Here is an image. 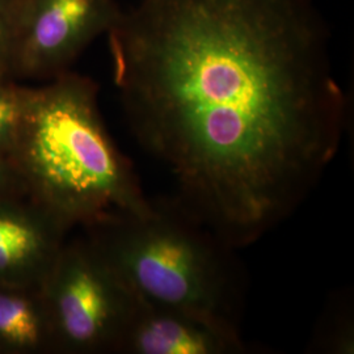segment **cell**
Returning a JSON list of instances; mask_svg holds the SVG:
<instances>
[{
  "mask_svg": "<svg viewBox=\"0 0 354 354\" xmlns=\"http://www.w3.org/2000/svg\"><path fill=\"white\" fill-rule=\"evenodd\" d=\"M68 230L26 193L0 200V286L42 288Z\"/></svg>",
  "mask_w": 354,
  "mask_h": 354,
  "instance_id": "7",
  "label": "cell"
},
{
  "mask_svg": "<svg viewBox=\"0 0 354 354\" xmlns=\"http://www.w3.org/2000/svg\"><path fill=\"white\" fill-rule=\"evenodd\" d=\"M87 228V236L145 302L238 327L241 288L231 251L180 203H153Z\"/></svg>",
  "mask_w": 354,
  "mask_h": 354,
  "instance_id": "3",
  "label": "cell"
},
{
  "mask_svg": "<svg viewBox=\"0 0 354 354\" xmlns=\"http://www.w3.org/2000/svg\"><path fill=\"white\" fill-rule=\"evenodd\" d=\"M55 352L42 288L0 286V353Z\"/></svg>",
  "mask_w": 354,
  "mask_h": 354,
  "instance_id": "8",
  "label": "cell"
},
{
  "mask_svg": "<svg viewBox=\"0 0 354 354\" xmlns=\"http://www.w3.org/2000/svg\"><path fill=\"white\" fill-rule=\"evenodd\" d=\"M106 36L134 137L234 250L292 214L339 151L346 100L313 0H134Z\"/></svg>",
  "mask_w": 354,
  "mask_h": 354,
  "instance_id": "1",
  "label": "cell"
},
{
  "mask_svg": "<svg viewBox=\"0 0 354 354\" xmlns=\"http://www.w3.org/2000/svg\"><path fill=\"white\" fill-rule=\"evenodd\" d=\"M118 0H21L11 77L51 80L118 21Z\"/></svg>",
  "mask_w": 354,
  "mask_h": 354,
  "instance_id": "5",
  "label": "cell"
},
{
  "mask_svg": "<svg viewBox=\"0 0 354 354\" xmlns=\"http://www.w3.org/2000/svg\"><path fill=\"white\" fill-rule=\"evenodd\" d=\"M26 193L24 185L8 158L0 153V200Z\"/></svg>",
  "mask_w": 354,
  "mask_h": 354,
  "instance_id": "11",
  "label": "cell"
},
{
  "mask_svg": "<svg viewBox=\"0 0 354 354\" xmlns=\"http://www.w3.org/2000/svg\"><path fill=\"white\" fill-rule=\"evenodd\" d=\"M28 96L29 88L11 79H0V153L8 159L24 118Z\"/></svg>",
  "mask_w": 354,
  "mask_h": 354,
  "instance_id": "9",
  "label": "cell"
},
{
  "mask_svg": "<svg viewBox=\"0 0 354 354\" xmlns=\"http://www.w3.org/2000/svg\"><path fill=\"white\" fill-rule=\"evenodd\" d=\"M20 1L0 0V79H12L11 64Z\"/></svg>",
  "mask_w": 354,
  "mask_h": 354,
  "instance_id": "10",
  "label": "cell"
},
{
  "mask_svg": "<svg viewBox=\"0 0 354 354\" xmlns=\"http://www.w3.org/2000/svg\"><path fill=\"white\" fill-rule=\"evenodd\" d=\"M10 160L26 194L68 228L152 207L102 121L97 84L71 70L29 88Z\"/></svg>",
  "mask_w": 354,
  "mask_h": 354,
  "instance_id": "2",
  "label": "cell"
},
{
  "mask_svg": "<svg viewBox=\"0 0 354 354\" xmlns=\"http://www.w3.org/2000/svg\"><path fill=\"white\" fill-rule=\"evenodd\" d=\"M245 351L236 326L138 298L115 353L241 354Z\"/></svg>",
  "mask_w": 354,
  "mask_h": 354,
  "instance_id": "6",
  "label": "cell"
},
{
  "mask_svg": "<svg viewBox=\"0 0 354 354\" xmlns=\"http://www.w3.org/2000/svg\"><path fill=\"white\" fill-rule=\"evenodd\" d=\"M42 290L59 353H115L138 302L88 236L64 243Z\"/></svg>",
  "mask_w": 354,
  "mask_h": 354,
  "instance_id": "4",
  "label": "cell"
}]
</instances>
